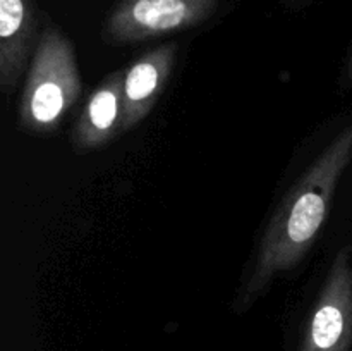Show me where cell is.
Here are the masks:
<instances>
[{"instance_id": "cell-1", "label": "cell", "mask_w": 352, "mask_h": 351, "mask_svg": "<svg viewBox=\"0 0 352 351\" xmlns=\"http://www.w3.org/2000/svg\"><path fill=\"white\" fill-rule=\"evenodd\" d=\"M351 160L352 124L340 131L284 195L237 296L239 310L251 308L278 275L292 270L306 257L332 209L337 186Z\"/></svg>"}, {"instance_id": "cell-2", "label": "cell", "mask_w": 352, "mask_h": 351, "mask_svg": "<svg viewBox=\"0 0 352 351\" xmlns=\"http://www.w3.org/2000/svg\"><path fill=\"white\" fill-rule=\"evenodd\" d=\"M82 92L72 41L54 24L41 30L36 50L24 78L19 124L33 136H50Z\"/></svg>"}, {"instance_id": "cell-3", "label": "cell", "mask_w": 352, "mask_h": 351, "mask_svg": "<svg viewBox=\"0 0 352 351\" xmlns=\"http://www.w3.org/2000/svg\"><path fill=\"white\" fill-rule=\"evenodd\" d=\"M219 0H120L103 24L110 45H131L201 26L219 9Z\"/></svg>"}, {"instance_id": "cell-4", "label": "cell", "mask_w": 352, "mask_h": 351, "mask_svg": "<svg viewBox=\"0 0 352 351\" xmlns=\"http://www.w3.org/2000/svg\"><path fill=\"white\" fill-rule=\"evenodd\" d=\"M352 343L351 248L337 251L308 317L299 351H349Z\"/></svg>"}, {"instance_id": "cell-5", "label": "cell", "mask_w": 352, "mask_h": 351, "mask_svg": "<svg viewBox=\"0 0 352 351\" xmlns=\"http://www.w3.org/2000/svg\"><path fill=\"white\" fill-rule=\"evenodd\" d=\"M34 0H0V88L12 95L40 40Z\"/></svg>"}, {"instance_id": "cell-6", "label": "cell", "mask_w": 352, "mask_h": 351, "mask_svg": "<svg viewBox=\"0 0 352 351\" xmlns=\"http://www.w3.org/2000/svg\"><path fill=\"white\" fill-rule=\"evenodd\" d=\"M124 74L126 69L107 76L86 98L72 129V147L76 153L100 150L122 133Z\"/></svg>"}, {"instance_id": "cell-7", "label": "cell", "mask_w": 352, "mask_h": 351, "mask_svg": "<svg viewBox=\"0 0 352 351\" xmlns=\"http://www.w3.org/2000/svg\"><path fill=\"white\" fill-rule=\"evenodd\" d=\"M177 45L164 43L134 61L124 74L122 133L146 119L167 86L175 62Z\"/></svg>"}, {"instance_id": "cell-8", "label": "cell", "mask_w": 352, "mask_h": 351, "mask_svg": "<svg viewBox=\"0 0 352 351\" xmlns=\"http://www.w3.org/2000/svg\"><path fill=\"white\" fill-rule=\"evenodd\" d=\"M347 78L352 79V57H351V61H349V69H347Z\"/></svg>"}]
</instances>
